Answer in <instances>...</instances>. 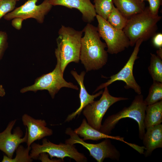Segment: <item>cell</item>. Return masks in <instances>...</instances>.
Here are the masks:
<instances>
[{
  "label": "cell",
  "instance_id": "cell-28",
  "mask_svg": "<svg viewBox=\"0 0 162 162\" xmlns=\"http://www.w3.org/2000/svg\"><path fill=\"white\" fill-rule=\"evenodd\" d=\"M152 37V43L153 46L158 49L162 48V33H156Z\"/></svg>",
  "mask_w": 162,
  "mask_h": 162
},
{
  "label": "cell",
  "instance_id": "cell-12",
  "mask_svg": "<svg viewBox=\"0 0 162 162\" xmlns=\"http://www.w3.org/2000/svg\"><path fill=\"white\" fill-rule=\"evenodd\" d=\"M14 119L10 122L5 129L0 132V150L10 158H12L14 152L20 144L26 142L27 140V131L23 137V132L20 127L15 128L14 132L12 130L16 123Z\"/></svg>",
  "mask_w": 162,
  "mask_h": 162
},
{
  "label": "cell",
  "instance_id": "cell-9",
  "mask_svg": "<svg viewBox=\"0 0 162 162\" xmlns=\"http://www.w3.org/2000/svg\"><path fill=\"white\" fill-rule=\"evenodd\" d=\"M102 94L99 100L88 104L82 110L88 123L98 130L102 125L103 118L109 108L117 102L128 99L127 98L112 96L109 93L107 87L104 88Z\"/></svg>",
  "mask_w": 162,
  "mask_h": 162
},
{
  "label": "cell",
  "instance_id": "cell-20",
  "mask_svg": "<svg viewBox=\"0 0 162 162\" xmlns=\"http://www.w3.org/2000/svg\"><path fill=\"white\" fill-rule=\"evenodd\" d=\"M150 64L148 70L153 81L162 83V61L157 55L151 53Z\"/></svg>",
  "mask_w": 162,
  "mask_h": 162
},
{
  "label": "cell",
  "instance_id": "cell-8",
  "mask_svg": "<svg viewBox=\"0 0 162 162\" xmlns=\"http://www.w3.org/2000/svg\"><path fill=\"white\" fill-rule=\"evenodd\" d=\"M96 17L98 22V31L105 42L107 52L117 54L130 46L129 40L123 30L115 28L98 14Z\"/></svg>",
  "mask_w": 162,
  "mask_h": 162
},
{
  "label": "cell",
  "instance_id": "cell-17",
  "mask_svg": "<svg viewBox=\"0 0 162 162\" xmlns=\"http://www.w3.org/2000/svg\"><path fill=\"white\" fill-rule=\"evenodd\" d=\"M142 140L145 147V157L150 155L155 149L162 147V124L155 125L146 129Z\"/></svg>",
  "mask_w": 162,
  "mask_h": 162
},
{
  "label": "cell",
  "instance_id": "cell-11",
  "mask_svg": "<svg viewBox=\"0 0 162 162\" xmlns=\"http://www.w3.org/2000/svg\"><path fill=\"white\" fill-rule=\"evenodd\" d=\"M38 0H28L23 4L16 8L4 16L6 20H9L19 17L24 20L29 18L36 20L39 23L43 22L45 16L51 10L52 5L50 0H44L40 4L36 5Z\"/></svg>",
  "mask_w": 162,
  "mask_h": 162
},
{
  "label": "cell",
  "instance_id": "cell-30",
  "mask_svg": "<svg viewBox=\"0 0 162 162\" xmlns=\"http://www.w3.org/2000/svg\"><path fill=\"white\" fill-rule=\"evenodd\" d=\"M48 154L45 152L41 153L39 155L38 158L42 162H58L59 160H50L48 158Z\"/></svg>",
  "mask_w": 162,
  "mask_h": 162
},
{
  "label": "cell",
  "instance_id": "cell-26",
  "mask_svg": "<svg viewBox=\"0 0 162 162\" xmlns=\"http://www.w3.org/2000/svg\"><path fill=\"white\" fill-rule=\"evenodd\" d=\"M149 3L148 7L151 13L154 15H158V10L161 4V0H147Z\"/></svg>",
  "mask_w": 162,
  "mask_h": 162
},
{
  "label": "cell",
  "instance_id": "cell-1",
  "mask_svg": "<svg viewBox=\"0 0 162 162\" xmlns=\"http://www.w3.org/2000/svg\"><path fill=\"white\" fill-rule=\"evenodd\" d=\"M80 60L86 71L98 70L106 63L108 58L105 43L101 40L97 27L88 23L82 30Z\"/></svg>",
  "mask_w": 162,
  "mask_h": 162
},
{
  "label": "cell",
  "instance_id": "cell-25",
  "mask_svg": "<svg viewBox=\"0 0 162 162\" xmlns=\"http://www.w3.org/2000/svg\"><path fill=\"white\" fill-rule=\"evenodd\" d=\"M16 1V0L0 1V19L14 9Z\"/></svg>",
  "mask_w": 162,
  "mask_h": 162
},
{
  "label": "cell",
  "instance_id": "cell-34",
  "mask_svg": "<svg viewBox=\"0 0 162 162\" xmlns=\"http://www.w3.org/2000/svg\"><path fill=\"white\" fill-rule=\"evenodd\" d=\"M144 151H143V152H144ZM143 153H142V154H143Z\"/></svg>",
  "mask_w": 162,
  "mask_h": 162
},
{
  "label": "cell",
  "instance_id": "cell-5",
  "mask_svg": "<svg viewBox=\"0 0 162 162\" xmlns=\"http://www.w3.org/2000/svg\"><path fill=\"white\" fill-rule=\"evenodd\" d=\"M45 152L49 155L51 159L56 157L62 160L68 157L77 162H85L87 158L83 154L78 152L75 146L68 143H61L56 144L44 139L41 144L34 142L31 146L30 155L33 159H37L41 153Z\"/></svg>",
  "mask_w": 162,
  "mask_h": 162
},
{
  "label": "cell",
  "instance_id": "cell-19",
  "mask_svg": "<svg viewBox=\"0 0 162 162\" xmlns=\"http://www.w3.org/2000/svg\"><path fill=\"white\" fill-rule=\"evenodd\" d=\"M144 119L145 129L162 122V100L147 105Z\"/></svg>",
  "mask_w": 162,
  "mask_h": 162
},
{
  "label": "cell",
  "instance_id": "cell-10",
  "mask_svg": "<svg viewBox=\"0 0 162 162\" xmlns=\"http://www.w3.org/2000/svg\"><path fill=\"white\" fill-rule=\"evenodd\" d=\"M143 41L142 40L139 39L136 42L132 53L123 67L117 73L110 76V79L106 82L98 86L94 92L108 87L115 82L122 81L126 84L124 86L125 88L132 89L138 94H141V88L133 75V69L135 61L138 58V54L140 46Z\"/></svg>",
  "mask_w": 162,
  "mask_h": 162
},
{
  "label": "cell",
  "instance_id": "cell-35",
  "mask_svg": "<svg viewBox=\"0 0 162 162\" xmlns=\"http://www.w3.org/2000/svg\"><path fill=\"white\" fill-rule=\"evenodd\" d=\"M17 1H19V0H16Z\"/></svg>",
  "mask_w": 162,
  "mask_h": 162
},
{
  "label": "cell",
  "instance_id": "cell-13",
  "mask_svg": "<svg viewBox=\"0 0 162 162\" xmlns=\"http://www.w3.org/2000/svg\"><path fill=\"white\" fill-rule=\"evenodd\" d=\"M22 120L27 131L26 143L28 147H30L35 141L53 134L52 130L46 127V122L44 120L36 119L25 114L22 116Z\"/></svg>",
  "mask_w": 162,
  "mask_h": 162
},
{
  "label": "cell",
  "instance_id": "cell-3",
  "mask_svg": "<svg viewBox=\"0 0 162 162\" xmlns=\"http://www.w3.org/2000/svg\"><path fill=\"white\" fill-rule=\"evenodd\" d=\"M161 17L152 14L147 7L129 18L123 30L129 40L130 46H134L139 39L145 41L152 37L156 33L157 23Z\"/></svg>",
  "mask_w": 162,
  "mask_h": 162
},
{
  "label": "cell",
  "instance_id": "cell-27",
  "mask_svg": "<svg viewBox=\"0 0 162 162\" xmlns=\"http://www.w3.org/2000/svg\"><path fill=\"white\" fill-rule=\"evenodd\" d=\"M7 39L6 33L5 32L0 31V59L6 49Z\"/></svg>",
  "mask_w": 162,
  "mask_h": 162
},
{
  "label": "cell",
  "instance_id": "cell-6",
  "mask_svg": "<svg viewBox=\"0 0 162 162\" xmlns=\"http://www.w3.org/2000/svg\"><path fill=\"white\" fill-rule=\"evenodd\" d=\"M57 62L55 68L52 72L43 75L35 80L31 86L22 88L20 92L24 93L28 91L36 92L38 90H47L52 98L60 89L63 87L70 88L76 90L79 88L77 86L70 82L66 81L63 76V73L61 68L60 61L56 58Z\"/></svg>",
  "mask_w": 162,
  "mask_h": 162
},
{
  "label": "cell",
  "instance_id": "cell-22",
  "mask_svg": "<svg viewBox=\"0 0 162 162\" xmlns=\"http://www.w3.org/2000/svg\"><path fill=\"white\" fill-rule=\"evenodd\" d=\"M162 100V83L154 81L149 90L148 94L144 100L146 105L156 103Z\"/></svg>",
  "mask_w": 162,
  "mask_h": 162
},
{
  "label": "cell",
  "instance_id": "cell-7",
  "mask_svg": "<svg viewBox=\"0 0 162 162\" xmlns=\"http://www.w3.org/2000/svg\"><path fill=\"white\" fill-rule=\"evenodd\" d=\"M65 133L70 136L66 140L65 143L81 145L88 150L90 155L98 162H102L106 158L116 160L120 158V153L112 144L110 139H105L97 144H92L85 142L71 128H67Z\"/></svg>",
  "mask_w": 162,
  "mask_h": 162
},
{
  "label": "cell",
  "instance_id": "cell-16",
  "mask_svg": "<svg viewBox=\"0 0 162 162\" xmlns=\"http://www.w3.org/2000/svg\"><path fill=\"white\" fill-rule=\"evenodd\" d=\"M74 131L78 135L83 137L82 140L84 141L88 140L97 141L103 139L109 138L124 142L133 148L135 146V144L125 141L123 137L107 135L95 129L88 123L85 118L83 119L80 126Z\"/></svg>",
  "mask_w": 162,
  "mask_h": 162
},
{
  "label": "cell",
  "instance_id": "cell-21",
  "mask_svg": "<svg viewBox=\"0 0 162 162\" xmlns=\"http://www.w3.org/2000/svg\"><path fill=\"white\" fill-rule=\"evenodd\" d=\"M31 147L25 148L20 145L16 149V155L13 158H10L4 155L2 162H31L33 159L30 155Z\"/></svg>",
  "mask_w": 162,
  "mask_h": 162
},
{
  "label": "cell",
  "instance_id": "cell-18",
  "mask_svg": "<svg viewBox=\"0 0 162 162\" xmlns=\"http://www.w3.org/2000/svg\"><path fill=\"white\" fill-rule=\"evenodd\" d=\"M116 7L128 19L142 11L145 8L144 1L140 0H112Z\"/></svg>",
  "mask_w": 162,
  "mask_h": 162
},
{
  "label": "cell",
  "instance_id": "cell-29",
  "mask_svg": "<svg viewBox=\"0 0 162 162\" xmlns=\"http://www.w3.org/2000/svg\"><path fill=\"white\" fill-rule=\"evenodd\" d=\"M12 21V25L17 30H20L22 28V23L24 20L23 18L17 17L14 19Z\"/></svg>",
  "mask_w": 162,
  "mask_h": 162
},
{
  "label": "cell",
  "instance_id": "cell-23",
  "mask_svg": "<svg viewBox=\"0 0 162 162\" xmlns=\"http://www.w3.org/2000/svg\"><path fill=\"white\" fill-rule=\"evenodd\" d=\"M128 20L114 5L107 20L115 28L123 30Z\"/></svg>",
  "mask_w": 162,
  "mask_h": 162
},
{
  "label": "cell",
  "instance_id": "cell-2",
  "mask_svg": "<svg viewBox=\"0 0 162 162\" xmlns=\"http://www.w3.org/2000/svg\"><path fill=\"white\" fill-rule=\"evenodd\" d=\"M83 32L82 31L76 30L63 25L59 30L55 54L56 58L60 60L61 68L63 73L70 62H79Z\"/></svg>",
  "mask_w": 162,
  "mask_h": 162
},
{
  "label": "cell",
  "instance_id": "cell-24",
  "mask_svg": "<svg viewBox=\"0 0 162 162\" xmlns=\"http://www.w3.org/2000/svg\"><path fill=\"white\" fill-rule=\"evenodd\" d=\"M94 2L96 14L107 20L114 6L112 0H94Z\"/></svg>",
  "mask_w": 162,
  "mask_h": 162
},
{
  "label": "cell",
  "instance_id": "cell-31",
  "mask_svg": "<svg viewBox=\"0 0 162 162\" xmlns=\"http://www.w3.org/2000/svg\"><path fill=\"white\" fill-rule=\"evenodd\" d=\"M5 94L4 89L2 85H0V96H4Z\"/></svg>",
  "mask_w": 162,
  "mask_h": 162
},
{
  "label": "cell",
  "instance_id": "cell-4",
  "mask_svg": "<svg viewBox=\"0 0 162 162\" xmlns=\"http://www.w3.org/2000/svg\"><path fill=\"white\" fill-rule=\"evenodd\" d=\"M146 106L142 95L138 94L129 106L125 107L117 113L107 117L99 131L109 135L120 120L128 118L133 119L138 123L139 138L142 140L145 133L144 119Z\"/></svg>",
  "mask_w": 162,
  "mask_h": 162
},
{
  "label": "cell",
  "instance_id": "cell-15",
  "mask_svg": "<svg viewBox=\"0 0 162 162\" xmlns=\"http://www.w3.org/2000/svg\"><path fill=\"white\" fill-rule=\"evenodd\" d=\"M70 73L80 86L79 98L80 105L79 107L75 111L68 116L65 119V122H69L75 118L77 115H79L86 106L93 102L94 101V99L101 94L103 92V91L101 90L94 94H89L85 88L83 82L85 72L83 71L80 75L75 70H72Z\"/></svg>",
  "mask_w": 162,
  "mask_h": 162
},
{
  "label": "cell",
  "instance_id": "cell-14",
  "mask_svg": "<svg viewBox=\"0 0 162 162\" xmlns=\"http://www.w3.org/2000/svg\"><path fill=\"white\" fill-rule=\"evenodd\" d=\"M50 1L52 6L61 5L78 9L82 14L83 21L88 23L93 21L97 14L91 0H50Z\"/></svg>",
  "mask_w": 162,
  "mask_h": 162
},
{
  "label": "cell",
  "instance_id": "cell-32",
  "mask_svg": "<svg viewBox=\"0 0 162 162\" xmlns=\"http://www.w3.org/2000/svg\"><path fill=\"white\" fill-rule=\"evenodd\" d=\"M157 56L162 59V48H159L156 52Z\"/></svg>",
  "mask_w": 162,
  "mask_h": 162
},
{
  "label": "cell",
  "instance_id": "cell-33",
  "mask_svg": "<svg viewBox=\"0 0 162 162\" xmlns=\"http://www.w3.org/2000/svg\"><path fill=\"white\" fill-rule=\"evenodd\" d=\"M141 1H147V0H140Z\"/></svg>",
  "mask_w": 162,
  "mask_h": 162
},
{
  "label": "cell",
  "instance_id": "cell-36",
  "mask_svg": "<svg viewBox=\"0 0 162 162\" xmlns=\"http://www.w3.org/2000/svg\"></svg>",
  "mask_w": 162,
  "mask_h": 162
}]
</instances>
